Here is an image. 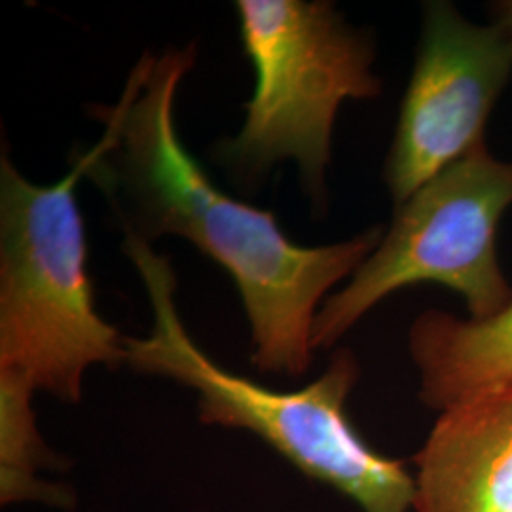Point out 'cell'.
Returning <instances> with one entry per match:
<instances>
[{
	"mask_svg": "<svg viewBox=\"0 0 512 512\" xmlns=\"http://www.w3.org/2000/svg\"><path fill=\"white\" fill-rule=\"evenodd\" d=\"M236 12L255 90L219 160L247 179L293 160L311 196H323L338 110L382 90L372 40L329 2L239 0Z\"/></svg>",
	"mask_w": 512,
	"mask_h": 512,
	"instance_id": "cell-4",
	"label": "cell"
},
{
	"mask_svg": "<svg viewBox=\"0 0 512 512\" xmlns=\"http://www.w3.org/2000/svg\"><path fill=\"white\" fill-rule=\"evenodd\" d=\"M124 251L147 289L154 315L145 338H126V363L198 393L200 420L251 431L311 480L329 484L365 512L414 509L416 480L403 461L385 458L351 425L346 403L359 378L353 353L296 391H275L217 365L184 329L177 310V275L150 241L126 230Z\"/></svg>",
	"mask_w": 512,
	"mask_h": 512,
	"instance_id": "cell-2",
	"label": "cell"
},
{
	"mask_svg": "<svg viewBox=\"0 0 512 512\" xmlns=\"http://www.w3.org/2000/svg\"><path fill=\"white\" fill-rule=\"evenodd\" d=\"M194 59V46L141 59L116 107L97 109L105 133L88 177L112 200L128 202L129 232L147 241L186 239L222 266L251 325L253 365L294 378L310 366L313 325L327 294L372 255L382 230L304 247L281 230L274 213L217 188L175 124L177 92Z\"/></svg>",
	"mask_w": 512,
	"mask_h": 512,
	"instance_id": "cell-1",
	"label": "cell"
},
{
	"mask_svg": "<svg viewBox=\"0 0 512 512\" xmlns=\"http://www.w3.org/2000/svg\"><path fill=\"white\" fill-rule=\"evenodd\" d=\"M497 18H499L497 21L505 23L512 31V2H505L497 8Z\"/></svg>",
	"mask_w": 512,
	"mask_h": 512,
	"instance_id": "cell-10",
	"label": "cell"
},
{
	"mask_svg": "<svg viewBox=\"0 0 512 512\" xmlns=\"http://www.w3.org/2000/svg\"><path fill=\"white\" fill-rule=\"evenodd\" d=\"M512 205V162L484 145L444 169L397 207L389 232L349 283L317 313L313 348L336 344L384 298L414 285H442L463 298L471 319L512 304L497 258V232Z\"/></svg>",
	"mask_w": 512,
	"mask_h": 512,
	"instance_id": "cell-5",
	"label": "cell"
},
{
	"mask_svg": "<svg viewBox=\"0 0 512 512\" xmlns=\"http://www.w3.org/2000/svg\"><path fill=\"white\" fill-rule=\"evenodd\" d=\"M414 461V511L512 512V378L442 410Z\"/></svg>",
	"mask_w": 512,
	"mask_h": 512,
	"instance_id": "cell-7",
	"label": "cell"
},
{
	"mask_svg": "<svg viewBox=\"0 0 512 512\" xmlns=\"http://www.w3.org/2000/svg\"><path fill=\"white\" fill-rule=\"evenodd\" d=\"M35 391L23 376L0 370L2 503L35 499L67 507L71 495L46 482H38V471L55 467V456L38 433L31 406Z\"/></svg>",
	"mask_w": 512,
	"mask_h": 512,
	"instance_id": "cell-9",
	"label": "cell"
},
{
	"mask_svg": "<svg viewBox=\"0 0 512 512\" xmlns=\"http://www.w3.org/2000/svg\"><path fill=\"white\" fill-rule=\"evenodd\" d=\"M511 74L512 31L505 23L478 25L448 2L427 4L414 73L385 160L395 207L484 145L486 122Z\"/></svg>",
	"mask_w": 512,
	"mask_h": 512,
	"instance_id": "cell-6",
	"label": "cell"
},
{
	"mask_svg": "<svg viewBox=\"0 0 512 512\" xmlns=\"http://www.w3.org/2000/svg\"><path fill=\"white\" fill-rule=\"evenodd\" d=\"M99 152L55 184L31 183L6 154L0 162V370L73 404L90 366L126 363V338L95 308L76 200Z\"/></svg>",
	"mask_w": 512,
	"mask_h": 512,
	"instance_id": "cell-3",
	"label": "cell"
},
{
	"mask_svg": "<svg viewBox=\"0 0 512 512\" xmlns=\"http://www.w3.org/2000/svg\"><path fill=\"white\" fill-rule=\"evenodd\" d=\"M410 353L420 370V397L446 410L482 389L512 378V304L488 319H458L425 311L410 330Z\"/></svg>",
	"mask_w": 512,
	"mask_h": 512,
	"instance_id": "cell-8",
	"label": "cell"
}]
</instances>
